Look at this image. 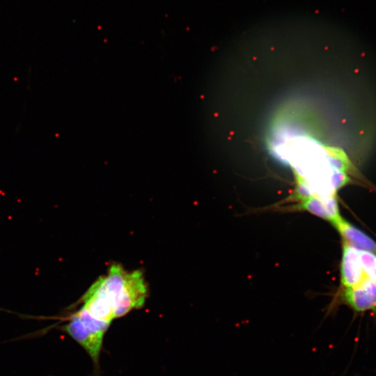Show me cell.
Wrapping results in <instances>:
<instances>
[{"label":"cell","instance_id":"obj_1","mask_svg":"<svg viewBox=\"0 0 376 376\" xmlns=\"http://www.w3.org/2000/svg\"><path fill=\"white\" fill-rule=\"evenodd\" d=\"M285 158L295 171L294 198L302 200L315 194L335 195L350 181V164L340 150L326 147L306 138H295L283 146Z\"/></svg>","mask_w":376,"mask_h":376},{"label":"cell","instance_id":"obj_2","mask_svg":"<svg viewBox=\"0 0 376 376\" xmlns=\"http://www.w3.org/2000/svg\"><path fill=\"white\" fill-rule=\"evenodd\" d=\"M147 287L141 271L127 272L120 290L113 299L115 318L133 309L141 308L147 297Z\"/></svg>","mask_w":376,"mask_h":376},{"label":"cell","instance_id":"obj_3","mask_svg":"<svg viewBox=\"0 0 376 376\" xmlns=\"http://www.w3.org/2000/svg\"><path fill=\"white\" fill-rule=\"evenodd\" d=\"M83 307L95 319L110 322L115 318L111 299L105 285V276H100L81 298Z\"/></svg>","mask_w":376,"mask_h":376},{"label":"cell","instance_id":"obj_4","mask_svg":"<svg viewBox=\"0 0 376 376\" xmlns=\"http://www.w3.org/2000/svg\"><path fill=\"white\" fill-rule=\"evenodd\" d=\"M63 329L85 349L97 365L104 336L90 330L73 314Z\"/></svg>","mask_w":376,"mask_h":376},{"label":"cell","instance_id":"obj_5","mask_svg":"<svg viewBox=\"0 0 376 376\" xmlns=\"http://www.w3.org/2000/svg\"><path fill=\"white\" fill-rule=\"evenodd\" d=\"M342 299L357 312L376 311V281L367 277L355 287L344 288Z\"/></svg>","mask_w":376,"mask_h":376},{"label":"cell","instance_id":"obj_6","mask_svg":"<svg viewBox=\"0 0 376 376\" xmlns=\"http://www.w3.org/2000/svg\"><path fill=\"white\" fill-rule=\"evenodd\" d=\"M295 209L306 211L311 214L333 224L340 217L339 207L335 195L315 194L300 200Z\"/></svg>","mask_w":376,"mask_h":376},{"label":"cell","instance_id":"obj_7","mask_svg":"<svg viewBox=\"0 0 376 376\" xmlns=\"http://www.w3.org/2000/svg\"><path fill=\"white\" fill-rule=\"evenodd\" d=\"M366 278L359 251L344 242L340 263L341 284L344 288H352L359 285Z\"/></svg>","mask_w":376,"mask_h":376},{"label":"cell","instance_id":"obj_8","mask_svg":"<svg viewBox=\"0 0 376 376\" xmlns=\"http://www.w3.org/2000/svg\"><path fill=\"white\" fill-rule=\"evenodd\" d=\"M332 224L343 237L345 242L357 250L366 251L376 254V242L341 216Z\"/></svg>","mask_w":376,"mask_h":376},{"label":"cell","instance_id":"obj_9","mask_svg":"<svg viewBox=\"0 0 376 376\" xmlns=\"http://www.w3.org/2000/svg\"><path fill=\"white\" fill-rule=\"evenodd\" d=\"M73 315L77 317L90 330L103 336L111 324L94 318L83 306Z\"/></svg>","mask_w":376,"mask_h":376},{"label":"cell","instance_id":"obj_10","mask_svg":"<svg viewBox=\"0 0 376 376\" xmlns=\"http://www.w3.org/2000/svg\"><path fill=\"white\" fill-rule=\"evenodd\" d=\"M363 269L367 277L376 281V254L358 250Z\"/></svg>","mask_w":376,"mask_h":376}]
</instances>
